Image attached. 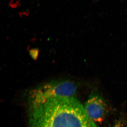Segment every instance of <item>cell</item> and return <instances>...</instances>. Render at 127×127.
Instances as JSON below:
<instances>
[{"instance_id": "3957f363", "label": "cell", "mask_w": 127, "mask_h": 127, "mask_svg": "<svg viewBox=\"0 0 127 127\" xmlns=\"http://www.w3.org/2000/svg\"><path fill=\"white\" fill-rule=\"evenodd\" d=\"M84 107L89 118L95 123L104 121L107 109L106 103L100 96L96 94L91 95Z\"/></svg>"}, {"instance_id": "6da1fadb", "label": "cell", "mask_w": 127, "mask_h": 127, "mask_svg": "<svg viewBox=\"0 0 127 127\" xmlns=\"http://www.w3.org/2000/svg\"><path fill=\"white\" fill-rule=\"evenodd\" d=\"M29 127H98L74 96L48 100L31 108Z\"/></svg>"}, {"instance_id": "7a4b0ae2", "label": "cell", "mask_w": 127, "mask_h": 127, "mask_svg": "<svg viewBox=\"0 0 127 127\" xmlns=\"http://www.w3.org/2000/svg\"><path fill=\"white\" fill-rule=\"evenodd\" d=\"M76 91V85L71 80H57L47 83L30 92L29 98L31 107L37 106L52 98L74 96Z\"/></svg>"}]
</instances>
